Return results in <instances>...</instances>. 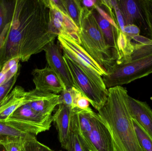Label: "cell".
Masks as SVG:
<instances>
[{
    "mask_svg": "<svg viewBox=\"0 0 152 151\" xmlns=\"http://www.w3.org/2000/svg\"><path fill=\"white\" fill-rule=\"evenodd\" d=\"M58 36L45 0H16L12 20L0 34V71L13 59L27 62Z\"/></svg>",
    "mask_w": 152,
    "mask_h": 151,
    "instance_id": "1",
    "label": "cell"
},
{
    "mask_svg": "<svg viewBox=\"0 0 152 151\" xmlns=\"http://www.w3.org/2000/svg\"><path fill=\"white\" fill-rule=\"evenodd\" d=\"M107 99L98 111L112 137L116 151H144L139 144L122 86L108 89Z\"/></svg>",
    "mask_w": 152,
    "mask_h": 151,
    "instance_id": "2",
    "label": "cell"
},
{
    "mask_svg": "<svg viewBox=\"0 0 152 151\" xmlns=\"http://www.w3.org/2000/svg\"><path fill=\"white\" fill-rule=\"evenodd\" d=\"M92 10L83 6L78 32L80 45L107 73L118 60V54L107 44Z\"/></svg>",
    "mask_w": 152,
    "mask_h": 151,
    "instance_id": "3",
    "label": "cell"
},
{
    "mask_svg": "<svg viewBox=\"0 0 152 151\" xmlns=\"http://www.w3.org/2000/svg\"><path fill=\"white\" fill-rule=\"evenodd\" d=\"M152 73V54L128 62H116L103 76L107 89L122 86Z\"/></svg>",
    "mask_w": 152,
    "mask_h": 151,
    "instance_id": "4",
    "label": "cell"
},
{
    "mask_svg": "<svg viewBox=\"0 0 152 151\" xmlns=\"http://www.w3.org/2000/svg\"><path fill=\"white\" fill-rule=\"evenodd\" d=\"M63 58L71 74L76 89L98 111L107 99L108 91H104L94 83L75 62L63 54Z\"/></svg>",
    "mask_w": 152,
    "mask_h": 151,
    "instance_id": "5",
    "label": "cell"
},
{
    "mask_svg": "<svg viewBox=\"0 0 152 151\" xmlns=\"http://www.w3.org/2000/svg\"><path fill=\"white\" fill-rule=\"evenodd\" d=\"M125 25H134L140 29V35L152 39V30L145 9L144 0H118Z\"/></svg>",
    "mask_w": 152,
    "mask_h": 151,
    "instance_id": "6",
    "label": "cell"
},
{
    "mask_svg": "<svg viewBox=\"0 0 152 151\" xmlns=\"http://www.w3.org/2000/svg\"><path fill=\"white\" fill-rule=\"evenodd\" d=\"M48 66L58 77L65 89L75 88L69 69L66 64L59 46L54 41L48 43L44 48ZM64 89V90H65Z\"/></svg>",
    "mask_w": 152,
    "mask_h": 151,
    "instance_id": "7",
    "label": "cell"
},
{
    "mask_svg": "<svg viewBox=\"0 0 152 151\" xmlns=\"http://www.w3.org/2000/svg\"><path fill=\"white\" fill-rule=\"evenodd\" d=\"M83 139L90 151H116L110 132L98 113L92 130Z\"/></svg>",
    "mask_w": 152,
    "mask_h": 151,
    "instance_id": "8",
    "label": "cell"
},
{
    "mask_svg": "<svg viewBox=\"0 0 152 151\" xmlns=\"http://www.w3.org/2000/svg\"><path fill=\"white\" fill-rule=\"evenodd\" d=\"M6 121H14L23 123L32 128L37 134L49 130L53 121V116L44 117L36 112L27 104L18 108Z\"/></svg>",
    "mask_w": 152,
    "mask_h": 151,
    "instance_id": "9",
    "label": "cell"
},
{
    "mask_svg": "<svg viewBox=\"0 0 152 151\" xmlns=\"http://www.w3.org/2000/svg\"><path fill=\"white\" fill-rule=\"evenodd\" d=\"M60 95L34 89L27 91L26 104L44 117H52L55 107L60 104Z\"/></svg>",
    "mask_w": 152,
    "mask_h": 151,
    "instance_id": "10",
    "label": "cell"
},
{
    "mask_svg": "<svg viewBox=\"0 0 152 151\" xmlns=\"http://www.w3.org/2000/svg\"><path fill=\"white\" fill-rule=\"evenodd\" d=\"M37 135L32 128L23 123L14 121H0V144L23 142L28 138Z\"/></svg>",
    "mask_w": 152,
    "mask_h": 151,
    "instance_id": "11",
    "label": "cell"
},
{
    "mask_svg": "<svg viewBox=\"0 0 152 151\" xmlns=\"http://www.w3.org/2000/svg\"><path fill=\"white\" fill-rule=\"evenodd\" d=\"M32 74L36 89L56 95L61 93L65 89L57 74L49 66L34 69Z\"/></svg>",
    "mask_w": 152,
    "mask_h": 151,
    "instance_id": "12",
    "label": "cell"
},
{
    "mask_svg": "<svg viewBox=\"0 0 152 151\" xmlns=\"http://www.w3.org/2000/svg\"><path fill=\"white\" fill-rule=\"evenodd\" d=\"M127 104L133 119L152 137V109L146 102H142L128 95Z\"/></svg>",
    "mask_w": 152,
    "mask_h": 151,
    "instance_id": "13",
    "label": "cell"
},
{
    "mask_svg": "<svg viewBox=\"0 0 152 151\" xmlns=\"http://www.w3.org/2000/svg\"><path fill=\"white\" fill-rule=\"evenodd\" d=\"M58 41L61 48L68 51L80 59L92 66L101 76L107 75L104 69L80 46L68 34L58 35Z\"/></svg>",
    "mask_w": 152,
    "mask_h": 151,
    "instance_id": "14",
    "label": "cell"
},
{
    "mask_svg": "<svg viewBox=\"0 0 152 151\" xmlns=\"http://www.w3.org/2000/svg\"><path fill=\"white\" fill-rule=\"evenodd\" d=\"M74 113L75 110L71 107L59 104L56 112L53 116V121L58 132L61 147L66 150L70 131L71 117Z\"/></svg>",
    "mask_w": 152,
    "mask_h": 151,
    "instance_id": "15",
    "label": "cell"
},
{
    "mask_svg": "<svg viewBox=\"0 0 152 151\" xmlns=\"http://www.w3.org/2000/svg\"><path fill=\"white\" fill-rule=\"evenodd\" d=\"M27 91L16 86L0 103V121H6L18 108L26 104Z\"/></svg>",
    "mask_w": 152,
    "mask_h": 151,
    "instance_id": "16",
    "label": "cell"
},
{
    "mask_svg": "<svg viewBox=\"0 0 152 151\" xmlns=\"http://www.w3.org/2000/svg\"><path fill=\"white\" fill-rule=\"evenodd\" d=\"M92 12L101 28L107 44L111 48L117 52L118 59L119 51L117 41L120 29H117L110 22L105 20L94 8L92 9Z\"/></svg>",
    "mask_w": 152,
    "mask_h": 151,
    "instance_id": "17",
    "label": "cell"
},
{
    "mask_svg": "<svg viewBox=\"0 0 152 151\" xmlns=\"http://www.w3.org/2000/svg\"><path fill=\"white\" fill-rule=\"evenodd\" d=\"M74 110L75 113L71 117L70 131L68 140L66 150L90 151L80 132L77 114V109L75 108Z\"/></svg>",
    "mask_w": 152,
    "mask_h": 151,
    "instance_id": "18",
    "label": "cell"
},
{
    "mask_svg": "<svg viewBox=\"0 0 152 151\" xmlns=\"http://www.w3.org/2000/svg\"><path fill=\"white\" fill-rule=\"evenodd\" d=\"M133 47L130 60H135L152 54V39L138 35L129 38Z\"/></svg>",
    "mask_w": 152,
    "mask_h": 151,
    "instance_id": "19",
    "label": "cell"
},
{
    "mask_svg": "<svg viewBox=\"0 0 152 151\" xmlns=\"http://www.w3.org/2000/svg\"><path fill=\"white\" fill-rule=\"evenodd\" d=\"M77 109L80 132L82 137L85 138L92 130L96 113L90 108L86 111Z\"/></svg>",
    "mask_w": 152,
    "mask_h": 151,
    "instance_id": "20",
    "label": "cell"
},
{
    "mask_svg": "<svg viewBox=\"0 0 152 151\" xmlns=\"http://www.w3.org/2000/svg\"><path fill=\"white\" fill-rule=\"evenodd\" d=\"M15 3L16 0H0V34L12 20Z\"/></svg>",
    "mask_w": 152,
    "mask_h": 151,
    "instance_id": "21",
    "label": "cell"
},
{
    "mask_svg": "<svg viewBox=\"0 0 152 151\" xmlns=\"http://www.w3.org/2000/svg\"><path fill=\"white\" fill-rule=\"evenodd\" d=\"M67 15L73 20L79 29L80 27V19L83 6L80 0H64Z\"/></svg>",
    "mask_w": 152,
    "mask_h": 151,
    "instance_id": "22",
    "label": "cell"
},
{
    "mask_svg": "<svg viewBox=\"0 0 152 151\" xmlns=\"http://www.w3.org/2000/svg\"><path fill=\"white\" fill-rule=\"evenodd\" d=\"M133 121L140 146L144 151H152V137L137 121L134 119Z\"/></svg>",
    "mask_w": 152,
    "mask_h": 151,
    "instance_id": "23",
    "label": "cell"
},
{
    "mask_svg": "<svg viewBox=\"0 0 152 151\" xmlns=\"http://www.w3.org/2000/svg\"><path fill=\"white\" fill-rule=\"evenodd\" d=\"M23 145L25 151H53L48 146L38 142L35 136L27 139Z\"/></svg>",
    "mask_w": 152,
    "mask_h": 151,
    "instance_id": "24",
    "label": "cell"
},
{
    "mask_svg": "<svg viewBox=\"0 0 152 151\" xmlns=\"http://www.w3.org/2000/svg\"><path fill=\"white\" fill-rule=\"evenodd\" d=\"M20 70L7 82L0 85V103L10 93L19 75Z\"/></svg>",
    "mask_w": 152,
    "mask_h": 151,
    "instance_id": "25",
    "label": "cell"
},
{
    "mask_svg": "<svg viewBox=\"0 0 152 151\" xmlns=\"http://www.w3.org/2000/svg\"><path fill=\"white\" fill-rule=\"evenodd\" d=\"M60 104H63L73 109V99L70 89L64 90L60 95Z\"/></svg>",
    "mask_w": 152,
    "mask_h": 151,
    "instance_id": "26",
    "label": "cell"
},
{
    "mask_svg": "<svg viewBox=\"0 0 152 151\" xmlns=\"http://www.w3.org/2000/svg\"><path fill=\"white\" fill-rule=\"evenodd\" d=\"M113 8H114V14H115L117 24L118 25L120 29L122 31L126 25H125V22L123 19L122 13L119 8L118 5L117 1H113Z\"/></svg>",
    "mask_w": 152,
    "mask_h": 151,
    "instance_id": "27",
    "label": "cell"
},
{
    "mask_svg": "<svg viewBox=\"0 0 152 151\" xmlns=\"http://www.w3.org/2000/svg\"><path fill=\"white\" fill-rule=\"evenodd\" d=\"M94 8L97 11V12L100 14L101 16L105 20L110 22L112 25H113L114 27H116L117 29H120L118 26L117 22L111 17V16L106 12L103 9L102 7H100L98 4V1L96 2V4L94 5Z\"/></svg>",
    "mask_w": 152,
    "mask_h": 151,
    "instance_id": "28",
    "label": "cell"
},
{
    "mask_svg": "<svg viewBox=\"0 0 152 151\" xmlns=\"http://www.w3.org/2000/svg\"><path fill=\"white\" fill-rule=\"evenodd\" d=\"M122 32L129 38L140 35L141 33L140 29L137 26L134 25H127L125 26Z\"/></svg>",
    "mask_w": 152,
    "mask_h": 151,
    "instance_id": "29",
    "label": "cell"
},
{
    "mask_svg": "<svg viewBox=\"0 0 152 151\" xmlns=\"http://www.w3.org/2000/svg\"><path fill=\"white\" fill-rule=\"evenodd\" d=\"M144 4L147 19L152 30V0H144Z\"/></svg>",
    "mask_w": 152,
    "mask_h": 151,
    "instance_id": "30",
    "label": "cell"
},
{
    "mask_svg": "<svg viewBox=\"0 0 152 151\" xmlns=\"http://www.w3.org/2000/svg\"><path fill=\"white\" fill-rule=\"evenodd\" d=\"M88 100L84 96L82 95L79 98L76 103V108L81 111H86L90 108Z\"/></svg>",
    "mask_w": 152,
    "mask_h": 151,
    "instance_id": "31",
    "label": "cell"
},
{
    "mask_svg": "<svg viewBox=\"0 0 152 151\" xmlns=\"http://www.w3.org/2000/svg\"><path fill=\"white\" fill-rule=\"evenodd\" d=\"M23 142H14L10 143L4 144L7 151H21V148L23 146Z\"/></svg>",
    "mask_w": 152,
    "mask_h": 151,
    "instance_id": "32",
    "label": "cell"
},
{
    "mask_svg": "<svg viewBox=\"0 0 152 151\" xmlns=\"http://www.w3.org/2000/svg\"><path fill=\"white\" fill-rule=\"evenodd\" d=\"M97 1L95 0H84L81 1V3L82 6L89 9H92L96 4Z\"/></svg>",
    "mask_w": 152,
    "mask_h": 151,
    "instance_id": "33",
    "label": "cell"
},
{
    "mask_svg": "<svg viewBox=\"0 0 152 151\" xmlns=\"http://www.w3.org/2000/svg\"><path fill=\"white\" fill-rule=\"evenodd\" d=\"M0 151H7L4 145L0 144Z\"/></svg>",
    "mask_w": 152,
    "mask_h": 151,
    "instance_id": "34",
    "label": "cell"
},
{
    "mask_svg": "<svg viewBox=\"0 0 152 151\" xmlns=\"http://www.w3.org/2000/svg\"><path fill=\"white\" fill-rule=\"evenodd\" d=\"M21 151H25V150H24V147H23V146H22V148H21Z\"/></svg>",
    "mask_w": 152,
    "mask_h": 151,
    "instance_id": "35",
    "label": "cell"
},
{
    "mask_svg": "<svg viewBox=\"0 0 152 151\" xmlns=\"http://www.w3.org/2000/svg\"></svg>",
    "mask_w": 152,
    "mask_h": 151,
    "instance_id": "36",
    "label": "cell"
}]
</instances>
